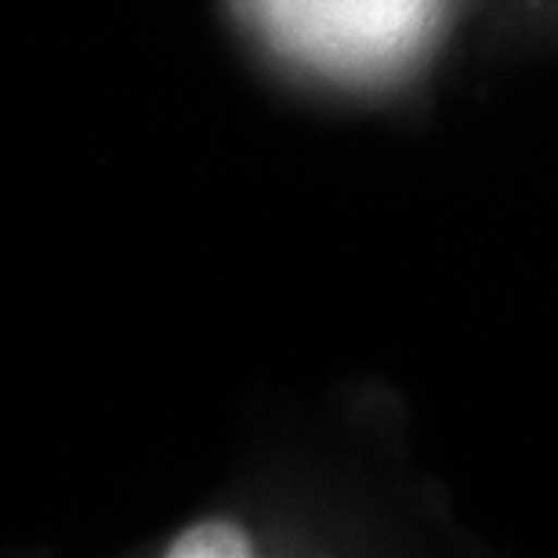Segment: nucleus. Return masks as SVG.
Masks as SVG:
<instances>
[{
	"mask_svg": "<svg viewBox=\"0 0 558 558\" xmlns=\"http://www.w3.org/2000/svg\"><path fill=\"white\" fill-rule=\"evenodd\" d=\"M279 59L319 76H377L403 65L439 19V0H236Z\"/></svg>",
	"mask_w": 558,
	"mask_h": 558,
	"instance_id": "nucleus-1",
	"label": "nucleus"
},
{
	"mask_svg": "<svg viewBox=\"0 0 558 558\" xmlns=\"http://www.w3.org/2000/svg\"><path fill=\"white\" fill-rule=\"evenodd\" d=\"M167 555L174 558H243L254 555V533L236 519L210 515L199 522H189L185 530H178L167 541Z\"/></svg>",
	"mask_w": 558,
	"mask_h": 558,
	"instance_id": "nucleus-2",
	"label": "nucleus"
}]
</instances>
